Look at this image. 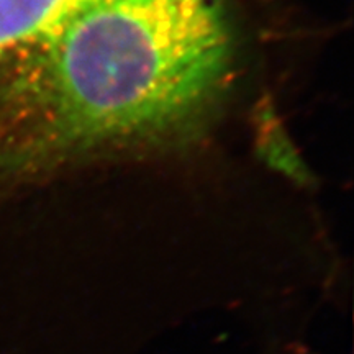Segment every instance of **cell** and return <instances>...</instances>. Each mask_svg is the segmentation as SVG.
<instances>
[{"label": "cell", "instance_id": "6da1fadb", "mask_svg": "<svg viewBox=\"0 0 354 354\" xmlns=\"http://www.w3.org/2000/svg\"><path fill=\"white\" fill-rule=\"evenodd\" d=\"M221 0H88L0 120V176L125 145L194 117L223 84Z\"/></svg>", "mask_w": 354, "mask_h": 354}, {"label": "cell", "instance_id": "7a4b0ae2", "mask_svg": "<svg viewBox=\"0 0 354 354\" xmlns=\"http://www.w3.org/2000/svg\"><path fill=\"white\" fill-rule=\"evenodd\" d=\"M88 0H0V120L44 48Z\"/></svg>", "mask_w": 354, "mask_h": 354}]
</instances>
